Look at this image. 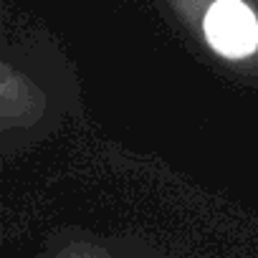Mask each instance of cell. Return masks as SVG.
Instances as JSON below:
<instances>
[{"label":"cell","instance_id":"6da1fadb","mask_svg":"<svg viewBox=\"0 0 258 258\" xmlns=\"http://www.w3.org/2000/svg\"><path fill=\"white\" fill-rule=\"evenodd\" d=\"M205 36L215 51L238 58L258 46V23L240 0H218L205 16Z\"/></svg>","mask_w":258,"mask_h":258}]
</instances>
